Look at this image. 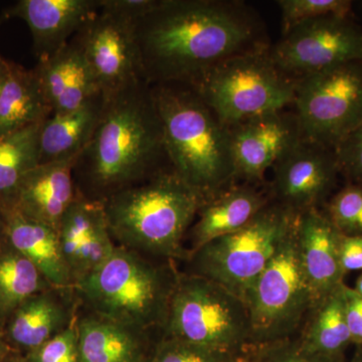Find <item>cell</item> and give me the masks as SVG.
I'll use <instances>...</instances> for the list:
<instances>
[{"label": "cell", "mask_w": 362, "mask_h": 362, "mask_svg": "<svg viewBox=\"0 0 362 362\" xmlns=\"http://www.w3.org/2000/svg\"><path fill=\"white\" fill-rule=\"evenodd\" d=\"M134 32L150 86L192 87L226 59L271 47L261 16L239 0H159Z\"/></svg>", "instance_id": "obj_1"}, {"label": "cell", "mask_w": 362, "mask_h": 362, "mask_svg": "<svg viewBox=\"0 0 362 362\" xmlns=\"http://www.w3.org/2000/svg\"><path fill=\"white\" fill-rule=\"evenodd\" d=\"M168 166L151 86L140 81L106 97L100 122L73 173L78 194L103 202Z\"/></svg>", "instance_id": "obj_2"}, {"label": "cell", "mask_w": 362, "mask_h": 362, "mask_svg": "<svg viewBox=\"0 0 362 362\" xmlns=\"http://www.w3.org/2000/svg\"><path fill=\"white\" fill-rule=\"evenodd\" d=\"M168 163L209 201L237 180L230 130L192 87L151 86Z\"/></svg>", "instance_id": "obj_3"}, {"label": "cell", "mask_w": 362, "mask_h": 362, "mask_svg": "<svg viewBox=\"0 0 362 362\" xmlns=\"http://www.w3.org/2000/svg\"><path fill=\"white\" fill-rule=\"evenodd\" d=\"M206 202L168 166L111 195L103 206L118 246L175 261L187 258L183 240Z\"/></svg>", "instance_id": "obj_4"}, {"label": "cell", "mask_w": 362, "mask_h": 362, "mask_svg": "<svg viewBox=\"0 0 362 362\" xmlns=\"http://www.w3.org/2000/svg\"><path fill=\"white\" fill-rule=\"evenodd\" d=\"M178 272L121 246L73 289L90 313L147 331L163 329Z\"/></svg>", "instance_id": "obj_5"}, {"label": "cell", "mask_w": 362, "mask_h": 362, "mask_svg": "<svg viewBox=\"0 0 362 362\" xmlns=\"http://www.w3.org/2000/svg\"><path fill=\"white\" fill-rule=\"evenodd\" d=\"M163 329L165 337L232 356L246 354L251 334L246 303L214 281L189 273H178Z\"/></svg>", "instance_id": "obj_6"}, {"label": "cell", "mask_w": 362, "mask_h": 362, "mask_svg": "<svg viewBox=\"0 0 362 362\" xmlns=\"http://www.w3.org/2000/svg\"><path fill=\"white\" fill-rule=\"evenodd\" d=\"M298 216L272 201L244 228L188 255L187 273L214 281L246 303L252 286L291 233Z\"/></svg>", "instance_id": "obj_7"}, {"label": "cell", "mask_w": 362, "mask_h": 362, "mask_svg": "<svg viewBox=\"0 0 362 362\" xmlns=\"http://www.w3.org/2000/svg\"><path fill=\"white\" fill-rule=\"evenodd\" d=\"M296 78L281 70L267 49L233 57L211 69L192 89L226 127L294 103Z\"/></svg>", "instance_id": "obj_8"}, {"label": "cell", "mask_w": 362, "mask_h": 362, "mask_svg": "<svg viewBox=\"0 0 362 362\" xmlns=\"http://www.w3.org/2000/svg\"><path fill=\"white\" fill-rule=\"evenodd\" d=\"M296 228L297 221L247 298L251 326L247 351L290 339L313 309L298 251Z\"/></svg>", "instance_id": "obj_9"}, {"label": "cell", "mask_w": 362, "mask_h": 362, "mask_svg": "<svg viewBox=\"0 0 362 362\" xmlns=\"http://www.w3.org/2000/svg\"><path fill=\"white\" fill-rule=\"evenodd\" d=\"M293 106L305 139L335 148L362 124V61L297 78Z\"/></svg>", "instance_id": "obj_10"}, {"label": "cell", "mask_w": 362, "mask_h": 362, "mask_svg": "<svg viewBox=\"0 0 362 362\" xmlns=\"http://www.w3.org/2000/svg\"><path fill=\"white\" fill-rule=\"evenodd\" d=\"M276 65L294 78L362 61V28L351 16L300 23L270 47Z\"/></svg>", "instance_id": "obj_11"}, {"label": "cell", "mask_w": 362, "mask_h": 362, "mask_svg": "<svg viewBox=\"0 0 362 362\" xmlns=\"http://www.w3.org/2000/svg\"><path fill=\"white\" fill-rule=\"evenodd\" d=\"M71 40L82 52L105 97L145 81L134 21L100 8Z\"/></svg>", "instance_id": "obj_12"}, {"label": "cell", "mask_w": 362, "mask_h": 362, "mask_svg": "<svg viewBox=\"0 0 362 362\" xmlns=\"http://www.w3.org/2000/svg\"><path fill=\"white\" fill-rule=\"evenodd\" d=\"M272 169V201L298 214L319 209L332 197L340 175L335 148L304 137Z\"/></svg>", "instance_id": "obj_13"}, {"label": "cell", "mask_w": 362, "mask_h": 362, "mask_svg": "<svg viewBox=\"0 0 362 362\" xmlns=\"http://www.w3.org/2000/svg\"><path fill=\"white\" fill-rule=\"evenodd\" d=\"M237 178L262 182L267 171L303 138L294 111L270 112L228 127Z\"/></svg>", "instance_id": "obj_14"}, {"label": "cell", "mask_w": 362, "mask_h": 362, "mask_svg": "<svg viewBox=\"0 0 362 362\" xmlns=\"http://www.w3.org/2000/svg\"><path fill=\"white\" fill-rule=\"evenodd\" d=\"M296 233L300 261L313 298L314 309L345 284L346 273L341 262L343 235L320 209L299 214Z\"/></svg>", "instance_id": "obj_15"}, {"label": "cell", "mask_w": 362, "mask_h": 362, "mask_svg": "<svg viewBox=\"0 0 362 362\" xmlns=\"http://www.w3.org/2000/svg\"><path fill=\"white\" fill-rule=\"evenodd\" d=\"M59 245L74 285L106 261L117 245L103 202L78 194L59 225Z\"/></svg>", "instance_id": "obj_16"}, {"label": "cell", "mask_w": 362, "mask_h": 362, "mask_svg": "<svg viewBox=\"0 0 362 362\" xmlns=\"http://www.w3.org/2000/svg\"><path fill=\"white\" fill-rule=\"evenodd\" d=\"M99 9V0H21L6 16L25 21L40 59L63 49Z\"/></svg>", "instance_id": "obj_17"}, {"label": "cell", "mask_w": 362, "mask_h": 362, "mask_svg": "<svg viewBox=\"0 0 362 362\" xmlns=\"http://www.w3.org/2000/svg\"><path fill=\"white\" fill-rule=\"evenodd\" d=\"M78 306L73 288L37 293L14 310L2 335L13 346L33 351L75 323Z\"/></svg>", "instance_id": "obj_18"}, {"label": "cell", "mask_w": 362, "mask_h": 362, "mask_svg": "<svg viewBox=\"0 0 362 362\" xmlns=\"http://www.w3.org/2000/svg\"><path fill=\"white\" fill-rule=\"evenodd\" d=\"M75 160L39 164L21 180L6 209H14L58 232L64 216L77 199Z\"/></svg>", "instance_id": "obj_19"}, {"label": "cell", "mask_w": 362, "mask_h": 362, "mask_svg": "<svg viewBox=\"0 0 362 362\" xmlns=\"http://www.w3.org/2000/svg\"><path fill=\"white\" fill-rule=\"evenodd\" d=\"M54 114L77 110L102 94L77 44L71 40L33 69Z\"/></svg>", "instance_id": "obj_20"}, {"label": "cell", "mask_w": 362, "mask_h": 362, "mask_svg": "<svg viewBox=\"0 0 362 362\" xmlns=\"http://www.w3.org/2000/svg\"><path fill=\"white\" fill-rule=\"evenodd\" d=\"M271 202L270 197L251 185H233L214 195L204 202L190 228L187 257L211 240L244 228Z\"/></svg>", "instance_id": "obj_21"}, {"label": "cell", "mask_w": 362, "mask_h": 362, "mask_svg": "<svg viewBox=\"0 0 362 362\" xmlns=\"http://www.w3.org/2000/svg\"><path fill=\"white\" fill-rule=\"evenodd\" d=\"M4 213L7 242L30 259L52 287L73 288V280L62 252L58 232L14 209H6Z\"/></svg>", "instance_id": "obj_22"}, {"label": "cell", "mask_w": 362, "mask_h": 362, "mask_svg": "<svg viewBox=\"0 0 362 362\" xmlns=\"http://www.w3.org/2000/svg\"><path fill=\"white\" fill-rule=\"evenodd\" d=\"M105 104L106 97L100 95L77 110L47 118L40 131V164L76 160L94 134Z\"/></svg>", "instance_id": "obj_23"}, {"label": "cell", "mask_w": 362, "mask_h": 362, "mask_svg": "<svg viewBox=\"0 0 362 362\" xmlns=\"http://www.w3.org/2000/svg\"><path fill=\"white\" fill-rule=\"evenodd\" d=\"M81 362H144L147 331L88 312L78 317Z\"/></svg>", "instance_id": "obj_24"}, {"label": "cell", "mask_w": 362, "mask_h": 362, "mask_svg": "<svg viewBox=\"0 0 362 362\" xmlns=\"http://www.w3.org/2000/svg\"><path fill=\"white\" fill-rule=\"evenodd\" d=\"M52 115L33 70L9 62L0 93V137L44 123Z\"/></svg>", "instance_id": "obj_25"}, {"label": "cell", "mask_w": 362, "mask_h": 362, "mask_svg": "<svg viewBox=\"0 0 362 362\" xmlns=\"http://www.w3.org/2000/svg\"><path fill=\"white\" fill-rule=\"evenodd\" d=\"M346 286L324 299L309 314V320L298 339L312 354L342 361L343 354L351 344L346 320Z\"/></svg>", "instance_id": "obj_26"}, {"label": "cell", "mask_w": 362, "mask_h": 362, "mask_svg": "<svg viewBox=\"0 0 362 362\" xmlns=\"http://www.w3.org/2000/svg\"><path fill=\"white\" fill-rule=\"evenodd\" d=\"M52 286L6 239L0 246V329L20 305Z\"/></svg>", "instance_id": "obj_27"}, {"label": "cell", "mask_w": 362, "mask_h": 362, "mask_svg": "<svg viewBox=\"0 0 362 362\" xmlns=\"http://www.w3.org/2000/svg\"><path fill=\"white\" fill-rule=\"evenodd\" d=\"M42 124L0 137V206L13 201L21 180L39 165V136Z\"/></svg>", "instance_id": "obj_28"}, {"label": "cell", "mask_w": 362, "mask_h": 362, "mask_svg": "<svg viewBox=\"0 0 362 362\" xmlns=\"http://www.w3.org/2000/svg\"><path fill=\"white\" fill-rule=\"evenodd\" d=\"M323 211L344 237L362 235V185L347 183L331 197Z\"/></svg>", "instance_id": "obj_29"}, {"label": "cell", "mask_w": 362, "mask_h": 362, "mask_svg": "<svg viewBox=\"0 0 362 362\" xmlns=\"http://www.w3.org/2000/svg\"><path fill=\"white\" fill-rule=\"evenodd\" d=\"M282 35L305 21L328 16H351L349 0H279Z\"/></svg>", "instance_id": "obj_30"}, {"label": "cell", "mask_w": 362, "mask_h": 362, "mask_svg": "<svg viewBox=\"0 0 362 362\" xmlns=\"http://www.w3.org/2000/svg\"><path fill=\"white\" fill-rule=\"evenodd\" d=\"M238 357L165 337L150 362H233Z\"/></svg>", "instance_id": "obj_31"}, {"label": "cell", "mask_w": 362, "mask_h": 362, "mask_svg": "<svg viewBox=\"0 0 362 362\" xmlns=\"http://www.w3.org/2000/svg\"><path fill=\"white\" fill-rule=\"evenodd\" d=\"M78 319V318H77ZM28 362H81L77 321L42 346L28 352Z\"/></svg>", "instance_id": "obj_32"}, {"label": "cell", "mask_w": 362, "mask_h": 362, "mask_svg": "<svg viewBox=\"0 0 362 362\" xmlns=\"http://www.w3.org/2000/svg\"><path fill=\"white\" fill-rule=\"evenodd\" d=\"M252 356H247L254 362H341L328 357L312 354L302 346L299 339L284 340L249 350Z\"/></svg>", "instance_id": "obj_33"}, {"label": "cell", "mask_w": 362, "mask_h": 362, "mask_svg": "<svg viewBox=\"0 0 362 362\" xmlns=\"http://www.w3.org/2000/svg\"><path fill=\"white\" fill-rule=\"evenodd\" d=\"M340 175L362 185V124L335 147Z\"/></svg>", "instance_id": "obj_34"}, {"label": "cell", "mask_w": 362, "mask_h": 362, "mask_svg": "<svg viewBox=\"0 0 362 362\" xmlns=\"http://www.w3.org/2000/svg\"><path fill=\"white\" fill-rule=\"evenodd\" d=\"M100 8L136 21L148 13L159 0H99Z\"/></svg>", "instance_id": "obj_35"}, {"label": "cell", "mask_w": 362, "mask_h": 362, "mask_svg": "<svg viewBox=\"0 0 362 362\" xmlns=\"http://www.w3.org/2000/svg\"><path fill=\"white\" fill-rule=\"evenodd\" d=\"M346 301V320L349 324L351 341L354 344L362 346V297L359 296L354 288H345Z\"/></svg>", "instance_id": "obj_36"}, {"label": "cell", "mask_w": 362, "mask_h": 362, "mask_svg": "<svg viewBox=\"0 0 362 362\" xmlns=\"http://www.w3.org/2000/svg\"><path fill=\"white\" fill-rule=\"evenodd\" d=\"M341 262L345 273L362 271V235L344 237L341 242Z\"/></svg>", "instance_id": "obj_37"}, {"label": "cell", "mask_w": 362, "mask_h": 362, "mask_svg": "<svg viewBox=\"0 0 362 362\" xmlns=\"http://www.w3.org/2000/svg\"><path fill=\"white\" fill-rule=\"evenodd\" d=\"M8 69L9 61H6V59H2L1 57H0V93H1L4 82H6L7 74H8Z\"/></svg>", "instance_id": "obj_38"}, {"label": "cell", "mask_w": 362, "mask_h": 362, "mask_svg": "<svg viewBox=\"0 0 362 362\" xmlns=\"http://www.w3.org/2000/svg\"><path fill=\"white\" fill-rule=\"evenodd\" d=\"M6 221L4 216V209L0 206V246L6 240Z\"/></svg>", "instance_id": "obj_39"}, {"label": "cell", "mask_w": 362, "mask_h": 362, "mask_svg": "<svg viewBox=\"0 0 362 362\" xmlns=\"http://www.w3.org/2000/svg\"><path fill=\"white\" fill-rule=\"evenodd\" d=\"M7 349H8V347H7L6 340L4 339V335L0 332V362H4Z\"/></svg>", "instance_id": "obj_40"}, {"label": "cell", "mask_w": 362, "mask_h": 362, "mask_svg": "<svg viewBox=\"0 0 362 362\" xmlns=\"http://www.w3.org/2000/svg\"><path fill=\"white\" fill-rule=\"evenodd\" d=\"M354 289L359 296L362 297V274L359 276L358 279H357L356 287H354Z\"/></svg>", "instance_id": "obj_41"}, {"label": "cell", "mask_w": 362, "mask_h": 362, "mask_svg": "<svg viewBox=\"0 0 362 362\" xmlns=\"http://www.w3.org/2000/svg\"><path fill=\"white\" fill-rule=\"evenodd\" d=\"M233 362H254L252 361L251 358H250L249 356H246V354H244V356H240L238 357L237 359H235Z\"/></svg>", "instance_id": "obj_42"}, {"label": "cell", "mask_w": 362, "mask_h": 362, "mask_svg": "<svg viewBox=\"0 0 362 362\" xmlns=\"http://www.w3.org/2000/svg\"><path fill=\"white\" fill-rule=\"evenodd\" d=\"M352 362H362V357L361 356H357L356 358L354 359V361Z\"/></svg>", "instance_id": "obj_43"}, {"label": "cell", "mask_w": 362, "mask_h": 362, "mask_svg": "<svg viewBox=\"0 0 362 362\" xmlns=\"http://www.w3.org/2000/svg\"><path fill=\"white\" fill-rule=\"evenodd\" d=\"M16 362H21V361H16ZM25 362H28V361H26Z\"/></svg>", "instance_id": "obj_44"}]
</instances>
